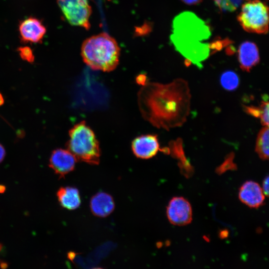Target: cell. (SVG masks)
<instances>
[{
	"instance_id": "obj_1",
	"label": "cell",
	"mask_w": 269,
	"mask_h": 269,
	"mask_svg": "<svg viewBox=\"0 0 269 269\" xmlns=\"http://www.w3.org/2000/svg\"><path fill=\"white\" fill-rule=\"evenodd\" d=\"M188 83L178 78L167 84L144 82L137 94L141 116L153 126L168 130L182 126L190 110Z\"/></svg>"
},
{
	"instance_id": "obj_2",
	"label": "cell",
	"mask_w": 269,
	"mask_h": 269,
	"mask_svg": "<svg viewBox=\"0 0 269 269\" xmlns=\"http://www.w3.org/2000/svg\"><path fill=\"white\" fill-rule=\"evenodd\" d=\"M210 35V26L204 21L193 12L184 11L174 18L170 39L186 63L201 68L211 52L206 41Z\"/></svg>"
},
{
	"instance_id": "obj_3",
	"label": "cell",
	"mask_w": 269,
	"mask_h": 269,
	"mask_svg": "<svg viewBox=\"0 0 269 269\" xmlns=\"http://www.w3.org/2000/svg\"><path fill=\"white\" fill-rule=\"evenodd\" d=\"M120 48L116 40L108 33H101L87 38L82 43L81 55L92 69L110 72L119 62Z\"/></svg>"
},
{
	"instance_id": "obj_4",
	"label": "cell",
	"mask_w": 269,
	"mask_h": 269,
	"mask_svg": "<svg viewBox=\"0 0 269 269\" xmlns=\"http://www.w3.org/2000/svg\"><path fill=\"white\" fill-rule=\"evenodd\" d=\"M67 147L77 160L91 165L99 163L101 151L99 143L93 130L86 122L75 125L69 131Z\"/></svg>"
},
{
	"instance_id": "obj_5",
	"label": "cell",
	"mask_w": 269,
	"mask_h": 269,
	"mask_svg": "<svg viewBox=\"0 0 269 269\" xmlns=\"http://www.w3.org/2000/svg\"><path fill=\"white\" fill-rule=\"evenodd\" d=\"M238 20L247 32L266 33L269 26L268 7L259 0H250L242 5Z\"/></svg>"
},
{
	"instance_id": "obj_6",
	"label": "cell",
	"mask_w": 269,
	"mask_h": 269,
	"mask_svg": "<svg viewBox=\"0 0 269 269\" xmlns=\"http://www.w3.org/2000/svg\"><path fill=\"white\" fill-rule=\"evenodd\" d=\"M67 21L72 25L79 26L88 30L91 7L88 0H57Z\"/></svg>"
},
{
	"instance_id": "obj_7",
	"label": "cell",
	"mask_w": 269,
	"mask_h": 269,
	"mask_svg": "<svg viewBox=\"0 0 269 269\" xmlns=\"http://www.w3.org/2000/svg\"><path fill=\"white\" fill-rule=\"evenodd\" d=\"M166 216L169 222L176 226H185L192 220V210L189 201L182 197L172 198L166 208Z\"/></svg>"
},
{
	"instance_id": "obj_8",
	"label": "cell",
	"mask_w": 269,
	"mask_h": 269,
	"mask_svg": "<svg viewBox=\"0 0 269 269\" xmlns=\"http://www.w3.org/2000/svg\"><path fill=\"white\" fill-rule=\"evenodd\" d=\"M77 159L68 150L62 148L52 151L49 159V167L60 177L65 176L74 170Z\"/></svg>"
},
{
	"instance_id": "obj_9",
	"label": "cell",
	"mask_w": 269,
	"mask_h": 269,
	"mask_svg": "<svg viewBox=\"0 0 269 269\" xmlns=\"http://www.w3.org/2000/svg\"><path fill=\"white\" fill-rule=\"evenodd\" d=\"M134 154L141 159H148L161 151L156 135L145 134L135 138L132 143Z\"/></svg>"
},
{
	"instance_id": "obj_10",
	"label": "cell",
	"mask_w": 269,
	"mask_h": 269,
	"mask_svg": "<svg viewBox=\"0 0 269 269\" xmlns=\"http://www.w3.org/2000/svg\"><path fill=\"white\" fill-rule=\"evenodd\" d=\"M239 198L243 203L248 207L258 208L263 204L265 196L258 183L253 181H248L240 187Z\"/></svg>"
},
{
	"instance_id": "obj_11",
	"label": "cell",
	"mask_w": 269,
	"mask_h": 269,
	"mask_svg": "<svg viewBox=\"0 0 269 269\" xmlns=\"http://www.w3.org/2000/svg\"><path fill=\"white\" fill-rule=\"evenodd\" d=\"M19 30L22 42L39 43L45 35V26L38 19L29 17L23 20L19 24Z\"/></svg>"
},
{
	"instance_id": "obj_12",
	"label": "cell",
	"mask_w": 269,
	"mask_h": 269,
	"mask_svg": "<svg viewBox=\"0 0 269 269\" xmlns=\"http://www.w3.org/2000/svg\"><path fill=\"white\" fill-rule=\"evenodd\" d=\"M238 61L241 68L249 72L260 61L259 53L257 45L253 42L242 43L238 49Z\"/></svg>"
},
{
	"instance_id": "obj_13",
	"label": "cell",
	"mask_w": 269,
	"mask_h": 269,
	"mask_svg": "<svg viewBox=\"0 0 269 269\" xmlns=\"http://www.w3.org/2000/svg\"><path fill=\"white\" fill-rule=\"evenodd\" d=\"M90 206L94 215L99 217H106L114 211L115 203L111 195L106 192H100L91 198Z\"/></svg>"
},
{
	"instance_id": "obj_14",
	"label": "cell",
	"mask_w": 269,
	"mask_h": 269,
	"mask_svg": "<svg viewBox=\"0 0 269 269\" xmlns=\"http://www.w3.org/2000/svg\"><path fill=\"white\" fill-rule=\"evenodd\" d=\"M164 153L171 154L173 157L178 160V165L186 175H190L193 171L192 167L187 160L185 155L183 148V142L181 138L171 141L168 147L162 148Z\"/></svg>"
},
{
	"instance_id": "obj_15",
	"label": "cell",
	"mask_w": 269,
	"mask_h": 269,
	"mask_svg": "<svg viewBox=\"0 0 269 269\" xmlns=\"http://www.w3.org/2000/svg\"><path fill=\"white\" fill-rule=\"evenodd\" d=\"M57 196L60 205L67 209L75 210L80 205V193L75 187H61L57 192Z\"/></svg>"
},
{
	"instance_id": "obj_16",
	"label": "cell",
	"mask_w": 269,
	"mask_h": 269,
	"mask_svg": "<svg viewBox=\"0 0 269 269\" xmlns=\"http://www.w3.org/2000/svg\"><path fill=\"white\" fill-rule=\"evenodd\" d=\"M269 106L268 97L265 95L259 106H244V109L247 113L259 118L263 126H269Z\"/></svg>"
},
{
	"instance_id": "obj_17",
	"label": "cell",
	"mask_w": 269,
	"mask_h": 269,
	"mask_svg": "<svg viewBox=\"0 0 269 269\" xmlns=\"http://www.w3.org/2000/svg\"><path fill=\"white\" fill-rule=\"evenodd\" d=\"M269 126H264L258 134L256 145V151L263 160L269 158Z\"/></svg>"
},
{
	"instance_id": "obj_18",
	"label": "cell",
	"mask_w": 269,
	"mask_h": 269,
	"mask_svg": "<svg viewBox=\"0 0 269 269\" xmlns=\"http://www.w3.org/2000/svg\"><path fill=\"white\" fill-rule=\"evenodd\" d=\"M222 86L228 90L236 89L239 84L238 75L234 72L227 71L222 74L220 79Z\"/></svg>"
},
{
	"instance_id": "obj_19",
	"label": "cell",
	"mask_w": 269,
	"mask_h": 269,
	"mask_svg": "<svg viewBox=\"0 0 269 269\" xmlns=\"http://www.w3.org/2000/svg\"><path fill=\"white\" fill-rule=\"evenodd\" d=\"M243 0H213L218 8L224 11L231 12L235 10Z\"/></svg>"
},
{
	"instance_id": "obj_20",
	"label": "cell",
	"mask_w": 269,
	"mask_h": 269,
	"mask_svg": "<svg viewBox=\"0 0 269 269\" xmlns=\"http://www.w3.org/2000/svg\"><path fill=\"white\" fill-rule=\"evenodd\" d=\"M21 58L28 62L34 61V57L31 49L27 46L20 47L18 49Z\"/></svg>"
},
{
	"instance_id": "obj_21",
	"label": "cell",
	"mask_w": 269,
	"mask_h": 269,
	"mask_svg": "<svg viewBox=\"0 0 269 269\" xmlns=\"http://www.w3.org/2000/svg\"><path fill=\"white\" fill-rule=\"evenodd\" d=\"M233 160V154H231L226 158L223 164L218 168L217 172L221 173L226 171L227 170L234 169L236 167Z\"/></svg>"
},
{
	"instance_id": "obj_22",
	"label": "cell",
	"mask_w": 269,
	"mask_h": 269,
	"mask_svg": "<svg viewBox=\"0 0 269 269\" xmlns=\"http://www.w3.org/2000/svg\"><path fill=\"white\" fill-rule=\"evenodd\" d=\"M269 177L267 176L264 180L263 185L261 187L265 196H268L269 193Z\"/></svg>"
},
{
	"instance_id": "obj_23",
	"label": "cell",
	"mask_w": 269,
	"mask_h": 269,
	"mask_svg": "<svg viewBox=\"0 0 269 269\" xmlns=\"http://www.w3.org/2000/svg\"><path fill=\"white\" fill-rule=\"evenodd\" d=\"M5 155V149L3 146L0 143V163L3 160Z\"/></svg>"
},
{
	"instance_id": "obj_24",
	"label": "cell",
	"mask_w": 269,
	"mask_h": 269,
	"mask_svg": "<svg viewBox=\"0 0 269 269\" xmlns=\"http://www.w3.org/2000/svg\"><path fill=\"white\" fill-rule=\"evenodd\" d=\"M184 3L187 4H196L200 3L202 0H181Z\"/></svg>"
},
{
	"instance_id": "obj_25",
	"label": "cell",
	"mask_w": 269,
	"mask_h": 269,
	"mask_svg": "<svg viewBox=\"0 0 269 269\" xmlns=\"http://www.w3.org/2000/svg\"><path fill=\"white\" fill-rule=\"evenodd\" d=\"M4 102V98L2 94L0 92V106H2Z\"/></svg>"
},
{
	"instance_id": "obj_26",
	"label": "cell",
	"mask_w": 269,
	"mask_h": 269,
	"mask_svg": "<svg viewBox=\"0 0 269 269\" xmlns=\"http://www.w3.org/2000/svg\"><path fill=\"white\" fill-rule=\"evenodd\" d=\"M1 248H2L1 245L0 244V251L1 249Z\"/></svg>"
},
{
	"instance_id": "obj_27",
	"label": "cell",
	"mask_w": 269,
	"mask_h": 269,
	"mask_svg": "<svg viewBox=\"0 0 269 269\" xmlns=\"http://www.w3.org/2000/svg\"></svg>"
},
{
	"instance_id": "obj_28",
	"label": "cell",
	"mask_w": 269,
	"mask_h": 269,
	"mask_svg": "<svg viewBox=\"0 0 269 269\" xmlns=\"http://www.w3.org/2000/svg\"></svg>"
}]
</instances>
